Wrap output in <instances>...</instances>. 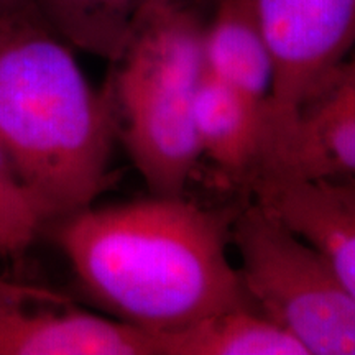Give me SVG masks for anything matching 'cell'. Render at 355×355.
Listing matches in <instances>:
<instances>
[{"mask_svg": "<svg viewBox=\"0 0 355 355\" xmlns=\"http://www.w3.org/2000/svg\"><path fill=\"white\" fill-rule=\"evenodd\" d=\"M204 24L176 0L145 17L110 61L115 135L152 194L181 196L196 170L194 101L206 74Z\"/></svg>", "mask_w": 355, "mask_h": 355, "instance_id": "cell-3", "label": "cell"}, {"mask_svg": "<svg viewBox=\"0 0 355 355\" xmlns=\"http://www.w3.org/2000/svg\"><path fill=\"white\" fill-rule=\"evenodd\" d=\"M0 181L6 184H12V186H17V188H20L19 183H17L15 176H13L12 168H10V165H8L6 155H3V152H2V148H0Z\"/></svg>", "mask_w": 355, "mask_h": 355, "instance_id": "cell-14", "label": "cell"}, {"mask_svg": "<svg viewBox=\"0 0 355 355\" xmlns=\"http://www.w3.org/2000/svg\"><path fill=\"white\" fill-rule=\"evenodd\" d=\"M71 48L107 60L121 55L145 17L170 0H32Z\"/></svg>", "mask_w": 355, "mask_h": 355, "instance_id": "cell-12", "label": "cell"}, {"mask_svg": "<svg viewBox=\"0 0 355 355\" xmlns=\"http://www.w3.org/2000/svg\"><path fill=\"white\" fill-rule=\"evenodd\" d=\"M245 186L257 202L303 235L326 257L355 301V188L255 171Z\"/></svg>", "mask_w": 355, "mask_h": 355, "instance_id": "cell-8", "label": "cell"}, {"mask_svg": "<svg viewBox=\"0 0 355 355\" xmlns=\"http://www.w3.org/2000/svg\"><path fill=\"white\" fill-rule=\"evenodd\" d=\"M230 243L255 309L308 355H355V301L313 243L255 199L234 214Z\"/></svg>", "mask_w": 355, "mask_h": 355, "instance_id": "cell-4", "label": "cell"}, {"mask_svg": "<svg viewBox=\"0 0 355 355\" xmlns=\"http://www.w3.org/2000/svg\"><path fill=\"white\" fill-rule=\"evenodd\" d=\"M232 219V212L206 209L184 194H153L115 206L92 204L53 225L94 303L165 334L250 304L229 259Z\"/></svg>", "mask_w": 355, "mask_h": 355, "instance_id": "cell-1", "label": "cell"}, {"mask_svg": "<svg viewBox=\"0 0 355 355\" xmlns=\"http://www.w3.org/2000/svg\"><path fill=\"white\" fill-rule=\"evenodd\" d=\"M0 355H159L157 332L0 277Z\"/></svg>", "mask_w": 355, "mask_h": 355, "instance_id": "cell-6", "label": "cell"}, {"mask_svg": "<svg viewBox=\"0 0 355 355\" xmlns=\"http://www.w3.org/2000/svg\"><path fill=\"white\" fill-rule=\"evenodd\" d=\"M44 229L42 217L20 188L0 181V257H19Z\"/></svg>", "mask_w": 355, "mask_h": 355, "instance_id": "cell-13", "label": "cell"}, {"mask_svg": "<svg viewBox=\"0 0 355 355\" xmlns=\"http://www.w3.org/2000/svg\"><path fill=\"white\" fill-rule=\"evenodd\" d=\"M193 121L201 157L230 180L245 183L263 153V105L206 73L194 101Z\"/></svg>", "mask_w": 355, "mask_h": 355, "instance_id": "cell-9", "label": "cell"}, {"mask_svg": "<svg viewBox=\"0 0 355 355\" xmlns=\"http://www.w3.org/2000/svg\"><path fill=\"white\" fill-rule=\"evenodd\" d=\"M206 73L266 109L273 87V60L257 15L255 0H219L204 24Z\"/></svg>", "mask_w": 355, "mask_h": 355, "instance_id": "cell-10", "label": "cell"}, {"mask_svg": "<svg viewBox=\"0 0 355 355\" xmlns=\"http://www.w3.org/2000/svg\"><path fill=\"white\" fill-rule=\"evenodd\" d=\"M115 122L71 46L33 2L0 15V148L44 227L92 206L112 180Z\"/></svg>", "mask_w": 355, "mask_h": 355, "instance_id": "cell-2", "label": "cell"}, {"mask_svg": "<svg viewBox=\"0 0 355 355\" xmlns=\"http://www.w3.org/2000/svg\"><path fill=\"white\" fill-rule=\"evenodd\" d=\"M345 184H347V183H345ZM350 186H354V188H355V184H350Z\"/></svg>", "mask_w": 355, "mask_h": 355, "instance_id": "cell-16", "label": "cell"}, {"mask_svg": "<svg viewBox=\"0 0 355 355\" xmlns=\"http://www.w3.org/2000/svg\"><path fill=\"white\" fill-rule=\"evenodd\" d=\"M255 171L355 184V60L347 58L306 97L265 145Z\"/></svg>", "mask_w": 355, "mask_h": 355, "instance_id": "cell-7", "label": "cell"}, {"mask_svg": "<svg viewBox=\"0 0 355 355\" xmlns=\"http://www.w3.org/2000/svg\"><path fill=\"white\" fill-rule=\"evenodd\" d=\"M159 355H308L303 345L254 306H239L158 334Z\"/></svg>", "mask_w": 355, "mask_h": 355, "instance_id": "cell-11", "label": "cell"}, {"mask_svg": "<svg viewBox=\"0 0 355 355\" xmlns=\"http://www.w3.org/2000/svg\"><path fill=\"white\" fill-rule=\"evenodd\" d=\"M26 2H30V0H0V15L13 10V8H19Z\"/></svg>", "mask_w": 355, "mask_h": 355, "instance_id": "cell-15", "label": "cell"}, {"mask_svg": "<svg viewBox=\"0 0 355 355\" xmlns=\"http://www.w3.org/2000/svg\"><path fill=\"white\" fill-rule=\"evenodd\" d=\"M255 8L273 60L266 145L349 58L355 44V0H255Z\"/></svg>", "mask_w": 355, "mask_h": 355, "instance_id": "cell-5", "label": "cell"}]
</instances>
